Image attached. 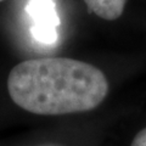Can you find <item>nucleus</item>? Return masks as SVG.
<instances>
[{
  "label": "nucleus",
  "mask_w": 146,
  "mask_h": 146,
  "mask_svg": "<svg viewBox=\"0 0 146 146\" xmlns=\"http://www.w3.org/2000/svg\"><path fill=\"white\" fill-rule=\"evenodd\" d=\"M88 11L106 21H115L122 16L127 0H83Z\"/></svg>",
  "instance_id": "obj_3"
},
{
  "label": "nucleus",
  "mask_w": 146,
  "mask_h": 146,
  "mask_svg": "<svg viewBox=\"0 0 146 146\" xmlns=\"http://www.w3.org/2000/svg\"><path fill=\"white\" fill-rule=\"evenodd\" d=\"M26 10L33 21L31 32L36 42L45 45L56 43L60 18L54 0H29Z\"/></svg>",
  "instance_id": "obj_2"
},
{
  "label": "nucleus",
  "mask_w": 146,
  "mask_h": 146,
  "mask_svg": "<svg viewBox=\"0 0 146 146\" xmlns=\"http://www.w3.org/2000/svg\"><path fill=\"white\" fill-rule=\"evenodd\" d=\"M130 146H146V128L141 129L131 141Z\"/></svg>",
  "instance_id": "obj_4"
},
{
  "label": "nucleus",
  "mask_w": 146,
  "mask_h": 146,
  "mask_svg": "<svg viewBox=\"0 0 146 146\" xmlns=\"http://www.w3.org/2000/svg\"><path fill=\"white\" fill-rule=\"evenodd\" d=\"M1 1H4V0H0V3H1Z\"/></svg>",
  "instance_id": "obj_5"
},
{
  "label": "nucleus",
  "mask_w": 146,
  "mask_h": 146,
  "mask_svg": "<svg viewBox=\"0 0 146 146\" xmlns=\"http://www.w3.org/2000/svg\"><path fill=\"white\" fill-rule=\"evenodd\" d=\"M7 91L17 106L40 116L86 112L108 93L106 76L90 63L68 57L32 58L7 77Z\"/></svg>",
  "instance_id": "obj_1"
}]
</instances>
